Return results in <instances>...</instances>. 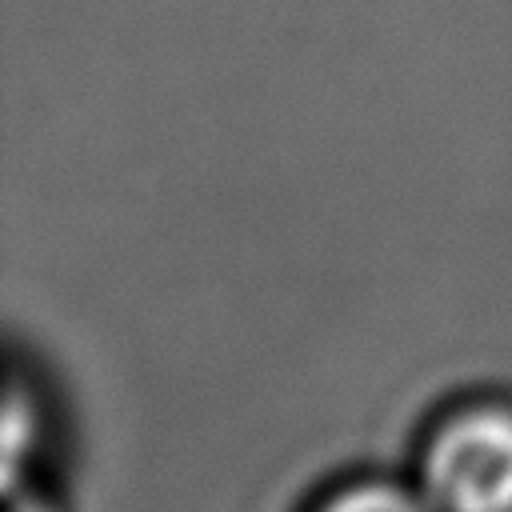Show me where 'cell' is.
Instances as JSON below:
<instances>
[{
	"mask_svg": "<svg viewBox=\"0 0 512 512\" xmlns=\"http://www.w3.org/2000/svg\"><path fill=\"white\" fill-rule=\"evenodd\" d=\"M436 512H512V408L468 404L440 420L420 452Z\"/></svg>",
	"mask_w": 512,
	"mask_h": 512,
	"instance_id": "cell-1",
	"label": "cell"
},
{
	"mask_svg": "<svg viewBox=\"0 0 512 512\" xmlns=\"http://www.w3.org/2000/svg\"><path fill=\"white\" fill-rule=\"evenodd\" d=\"M316 512H436L428 496H416L392 480H356L324 496Z\"/></svg>",
	"mask_w": 512,
	"mask_h": 512,
	"instance_id": "cell-2",
	"label": "cell"
},
{
	"mask_svg": "<svg viewBox=\"0 0 512 512\" xmlns=\"http://www.w3.org/2000/svg\"><path fill=\"white\" fill-rule=\"evenodd\" d=\"M36 440H40V412H36L32 388L12 380V388H8V420H4V484L20 480V468L36 452Z\"/></svg>",
	"mask_w": 512,
	"mask_h": 512,
	"instance_id": "cell-3",
	"label": "cell"
},
{
	"mask_svg": "<svg viewBox=\"0 0 512 512\" xmlns=\"http://www.w3.org/2000/svg\"><path fill=\"white\" fill-rule=\"evenodd\" d=\"M4 496H8V512H56V504L44 500L40 492H32V484L28 488L12 484V488H4Z\"/></svg>",
	"mask_w": 512,
	"mask_h": 512,
	"instance_id": "cell-4",
	"label": "cell"
}]
</instances>
